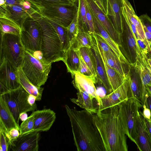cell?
Returning <instances> with one entry per match:
<instances>
[{"label": "cell", "mask_w": 151, "mask_h": 151, "mask_svg": "<svg viewBox=\"0 0 151 151\" xmlns=\"http://www.w3.org/2000/svg\"><path fill=\"white\" fill-rule=\"evenodd\" d=\"M70 119L74 145L77 151H106L96 125L94 114L86 110H78L65 105Z\"/></svg>", "instance_id": "6da1fadb"}, {"label": "cell", "mask_w": 151, "mask_h": 151, "mask_svg": "<svg viewBox=\"0 0 151 151\" xmlns=\"http://www.w3.org/2000/svg\"><path fill=\"white\" fill-rule=\"evenodd\" d=\"M118 105L94 114L96 125L106 151H127V137L119 115Z\"/></svg>", "instance_id": "7a4b0ae2"}, {"label": "cell", "mask_w": 151, "mask_h": 151, "mask_svg": "<svg viewBox=\"0 0 151 151\" xmlns=\"http://www.w3.org/2000/svg\"><path fill=\"white\" fill-rule=\"evenodd\" d=\"M32 15L38 21L42 28L40 52L42 59L49 63L60 61L64 62L65 53L63 50L60 39L53 27L37 10Z\"/></svg>", "instance_id": "3957f363"}, {"label": "cell", "mask_w": 151, "mask_h": 151, "mask_svg": "<svg viewBox=\"0 0 151 151\" xmlns=\"http://www.w3.org/2000/svg\"><path fill=\"white\" fill-rule=\"evenodd\" d=\"M51 64L25 50L21 67L30 81L35 86L40 87L47 81Z\"/></svg>", "instance_id": "277c9868"}, {"label": "cell", "mask_w": 151, "mask_h": 151, "mask_svg": "<svg viewBox=\"0 0 151 151\" xmlns=\"http://www.w3.org/2000/svg\"><path fill=\"white\" fill-rule=\"evenodd\" d=\"M32 5L41 16L65 28L72 22L78 8L75 3H44Z\"/></svg>", "instance_id": "5b68a950"}, {"label": "cell", "mask_w": 151, "mask_h": 151, "mask_svg": "<svg viewBox=\"0 0 151 151\" xmlns=\"http://www.w3.org/2000/svg\"><path fill=\"white\" fill-rule=\"evenodd\" d=\"M118 106L119 116L123 129L129 139L136 145L138 114L143 106L134 98L129 99Z\"/></svg>", "instance_id": "8992f818"}, {"label": "cell", "mask_w": 151, "mask_h": 151, "mask_svg": "<svg viewBox=\"0 0 151 151\" xmlns=\"http://www.w3.org/2000/svg\"><path fill=\"white\" fill-rule=\"evenodd\" d=\"M24 51L20 35L1 34L0 61L7 60L17 69L22 64Z\"/></svg>", "instance_id": "52a82bcc"}, {"label": "cell", "mask_w": 151, "mask_h": 151, "mask_svg": "<svg viewBox=\"0 0 151 151\" xmlns=\"http://www.w3.org/2000/svg\"><path fill=\"white\" fill-rule=\"evenodd\" d=\"M42 35L39 22L32 15L28 17L21 28L20 38L25 50L34 54L41 51Z\"/></svg>", "instance_id": "ba28073f"}, {"label": "cell", "mask_w": 151, "mask_h": 151, "mask_svg": "<svg viewBox=\"0 0 151 151\" xmlns=\"http://www.w3.org/2000/svg\"><path fill=\"white\" fill-rule=\"evenodd\" d=\"M29 94L21 86L0 95L8 105L14 119L19 125L20 114L24 112L33 111L37 109L35 103L30 105L28 101Z\"/></svg>", "instance_id": "9c48e42d"}, {"label": "cell", "mask_w": 151, "mask_h": 151, "mask_svg": "<svg viewBox=\"0 0 151 151\" xmlns=\"http://www.w3.org/2000/svg\"><path fill=\"white\" fill-rule=\"evenodd\" d=\"M121 12L122 32L120 35L119 48L129 63L134 65L137 60L139 47L135 37L122 10Z\"/></svg>", "instance_id": "30bf717a"}, {"label": "cell", "mask_w": 151, "mask_h": 151, "mask_svg": "<svg viewBox=\"0 0 151 151\" xmlns=\"http://www.w3.org/2000/svg\"><path fill=\"white\" fill-rule=\"evenodd\" d=\"M134 98L129 82L127 78L123 83L110 93L100 98L101 103L98 111L118 105L120 103Z\"/></svg>", "instance_id": "8fae6325"}, {"label": "cell", "mask_w": 151, "mask_h": 151, "mask_svg": "<svg viewBox=\"0 0 151 151\" xmlns=\"http://www.w3.org/2000/svg\"><path fill=\"white\" fill-rule=\"evenodd\" d=\"M24 2L23 4L0 6V18L8 19L21 28L26 19L36 11V9H27L24 6Z\"/></svg>", "instance_id": "7c38bea8"}, {"label": "cell", "mask_w": 151, "mask_h": 151, "mask_svg": "<svg viewBox=\"0 0 151 151\" xmlns=\"http://www.w3.org/2000/svg\"><path fill=\"white\" fill-rule=\"evenodd\" d=\"M0 83L9 91L16 89L21 86L17 69L5 59L0 61Z\"/></svg>", "instance_id": "4fadbf2b"}, {"label": "cell", "mask_w": 151, "mask_h": 151, "mask_svg": "<svg viewBox=\"0 0 151 151\" xmlns=\"http://www.w3.org/2000/svg\"><path fill=\"white\" fill-rule=\"evenodd\" d=\"M128 78L134 98L143 106L146 102V93L140 69L136 64H130Z\"/></svg>", "instance_id": "5bb4252c"}, {"label": "cell", "mask_w": 151, "mask_h": 151, "mask_svg": "<svg viewBox=\"0 0 151 151\" xmlns=\"http://www.w3.org/2000/svg\"><path fill=\"white\" fill-rule=\"evenodd\" d=\"M40 134L39 132H32L20 136L9 146L13 151H38Z\"/></svg>", "instance_id": "9a60e30c"}, {"label": "cell", "mask_w": 151, "mask_h": 151, "mask_svg": "<svg viewBox=\"0 0 151 151\" xmlns=\"http://www.w3.org/2000/svg\"><path fill=\"white\" fill-rule=\"evenodd\" d=\"M93 43L90 48L94 58L97 75V83L103 86L106 90V95L112 92L108 80L104 64L101 54L98 49L94 39L92 36Z\"/></svg>", "instance_id": "2e32d148"}, {"label": "cell", "mask_w": 151, "mask_h": 151, "mask_svg": "<svg viewBox=\"0 0 151 151\" xmlns=\"http://www.w3.org/2000/svg\"><path fill=\"white\" fill-rule=\"evenodd\" d=\"M34 117V127L32 132H44L49 130L54 123L55 113L50 109L37 110L31 114Z\"/></svg>", "instance_id": "e0dca14e"}, {"label": "cell", "mask_w": 151, "mask_h": 151, "mask_svg": "<svg viewBox=\"0 0 151 151\" xmlns=\"http://www.w3.org/2000/svg\"><path fill=\"white\" fill-rule=\"evenodd\" d=\"M90 10L101 23L114 40L121 45L120 35L114 28L110 20L92 0H86Z\"/></svg>", "instance_id": "ac0fdd59"}, {"label": "cell", "mask_w": 151, "mask_h": 151, "mask_svg": "<svg viewBox=\"0 0 151 151\" xmlns=\"http://www.w3.org/2000/svg\"><path fill=\"white\" fill-rule=\"evenodd\" d=\"M73 83L78 92L76 93L77 98H70L71 101L91 113H96L99 107L95 104L98 103L96 100L76 83L73 81Z\"/></svg>", "instance_id": "d6986e66"}, {"label": "cell", "mask_w": 151, "mask_h": 151, "mask_svg": "<svg viewBox=\"0 0 151 151\" xmlns=\"http://www.w3.org/2000/svg\"><path fill=\"white\" fill-rule=\"evenodd\" d=\"M138 136L136 145L140 151H151V134L140 110L137 121Z\"/></svg>", "instance_id": "ffe728a7"}, {"label": "cell", "mask_w": 151, "mask_h": 151, "mask_svg": "<svg viewBox=\"0 0 151 151\" xmlns=\"http://www.w3.org/2000/svg\"><path fill=\"white\" fill-rule=\"evenodd\" d=\"M107 14L114 28L120 35L122 32L121 8L122 0H106Z\"/></svg>", "instance_id": "44dd1931"}, {"label": "cell", "mask_w": 151, "mask_h": 151, "mask_svg": "<svg viewBox=\"0 0 151 151\" xmlns=\"http://www.w3.org/2000/svg\"><path fill=\"white\" fill-rule=\"evenodd\" d=\"M90 12L94 23L95 33H99L101 36L119 59L126 62H128L121 52L118 45L112 39L92 12L91 11Z\"/></svg>", "instance_id": "7402d4cb"}, {"label": "cell", "mask_w": 151, "mask_h": 151, "mask_svg": "<svg viewBox=\"0 0 151 151\" xmlns=\"http://www.w3.org/2000/svg\"><path fill=\"white\" fill-rule=\"evenodd\" d=\"M122 0V8L125 14L135 26L139 39L145 42L147 47L149 53L151 54V47L150 46L145 37L143 27L139 17L136 15L132 6L128 0Z\"/></svg>", "instance_id": "603a6c76"}, {"label": "cell", "mask_w": 151, "mask_h": 151, "mask_svg": "<svg viewBox=\"0 0 151 151\" xmlns=\"http://www.w3.org/2000/svg\"><path fill=\"white\" fill-rule=\"evenodd\" d=\"M92 36L94 39L98 49L102 57L107 77L113 91L121 86L126 79L108 64L103 50L99 44L94 36L93 35Z\"/></svg>", "instance_id": "cb8c5ba5"}, {"label": "cell", "mask_w": 151, "mask_h": 151, "mask_svg": "<svg viewBox=\"0 0 151 151\" xmlns=\"http://www.w3.org/2000/svg\"><path fill=\"white\" fill-rule=\"evenodd\" d=\"M103 51L109 66L124 78H127L130 67V64L129 63L120 60L115 54Z\"/></svg>", "instance_id": "d4e9b609"}, {"label": "cell", "mask_w": 151, "mask_h": 151, "mask_svg": "<svg viewBox=\"0 0 151 151\" xmlns=\"http://www.w3.org/2000/svg\"><path fill=\"white\" fill-rule=\"evenodd\" d=\"M73 81L79 85L90 95L96 99L99 106L101 103L100 96L97 94L95 83L93 80L79 72H75Z\"/></svg>", "instance_id": "484cf974"}, {"label": "cell", "mask_w": 151, "mask_h": 151, "mask_svg": "<svg viewBox=\"0 0 151 151\" xmlns=\"http://www.w3.org/2000/svg\"><path fill=\"white\" fill-rule=\"evenodd\" d=\"M80 56L79 49L73 45L65 53L64 62L66 65L68 72L71 73L72 77L75 72H79Z\"/></svg>", "instance_id": "4316f807"}, {"label": "cell", "mask_w": 151, "mask_h": 151, "mask_svg": "<svg viewBox=\"0 0 151 151\" xmlns=\"http://www.w3.org/2000/svg\"><path fill=\"white\" fill-rule=\"evenodd\" d=\"M19 81L21 86L29 94L35 96L37 101H40L44 88L34 86L29 80L22 70L21 65L17 68Z\"/></svg>", "instance_id": "83f0119b"}, {"label": "cell", "mask_w": 151, "mask_h": 151, "mask_svg": "<svg viewBox=\"0 0 151 151\" xmlns=\"http://www.w3.org/2000/svg\"><path fill=\"white\" fill-rule=\"evenodd\" d=\"M0 120L3 122L8 130L16 128L19 131V127L17 124L8 105L0 96Z\"/></svg>", "instance_id": "f1b7e54d"}, {"label": "cell", "mask_w": 151, "mask_h": 151, "mask_svg": "<svg viewBox=\"0 0 151 151\" xmlns=\"http://www.w3.org/2000/svg\"><path fill=\"white\" fill-rule=\"evenodd\" d=\"M147 55L138 53L136 64L140 69L142 79L145 85L151 86V67L146 58Z\"/></svg>", "instance_id": "f546056e"}, {"label": "cell", "mask_w": 151, "mask_h": 151, "mask_svg": "<svg viewBox=\"0 0 151 151\" xmlns=\"http://www.w3.org/2000/svg\"><path fill=\"white\" fill-rule=\"evenodd\" d=\"M45 19L52 25L55 30L61 41L63 50L65 53L71 46L68 37L67 28Z\"/></svg>", "instance_id": "4dcf8cb0"}, {"label": "cell", "mask_w": 151, "mask_h": 151, "mask_svg": "<svg viewBox=\"0 0 151 151\" xmlns=\"http://www.w3.org/2000/svg\"><path fill=\"white\" fill-rule=\"evenodd\" d=\"M1 34L9 33L19 35L21 28L12 20L5 18H0Z\"/></svg>", "instance_id": "1f68e13d"}, {"label": "cell", "mask_w": 151, "mask_h": 151, "mask_svg": "<svg viewBox=\"0 0 151 151\" xmlns=\"http://www.w3.org/2000/svg\"><path fill=\"white\" fill-rule=\"evenodd\" d=\"M79 50L81 55L90 69L97 83L95 61L90 48L81 47L79 48Z\"/></svg>", "instance_id": "d6a6232c"}, {"label": "cell", "mask_w": 151, "mask_h": 151, "mask_svg": "<svg viewBox=\"0 0 151 151\" xmlns=\"http://www.w3.org/2000/svg\"><path fill=\"white\" fill-rule=\"evenodd\" d=\"M93 43V39L91 35L85 32L79 31L72 45L79 49L81 47L91 48Z\"/></svg>", "instance_id": "836d02e7"}, {"label": "cell", "mask_w": 151, "mask_h": 151, "mask_svg": "<svg viewBox=\"0 0 151 151\" xmlns=\"http://www.w3.org/2000/svg\"><path fill=\"white\" fill-rule=\"evenodd\" d=\"M78 17V8L73 20L67 27L68 37L71 46L74 44L79 32Z\"/></svg>", "instance_id": "e575fe53"}, {"label": "cell", "mask_w": 151, "mask_h": 151, "mask_svg": "<svg viewBox=\"0 0 151 151\" xmlns=\"http://www.w3.org/2000/svg\"><path fill=\"white\" fill-rule=\"evenodd\" d=\"M86 0H78V8L85 32L91 34L86 15Z\"/></svg>", "instance_id": "d590c367"}, {"label": "cell", "mask_w": 151, "mask_h": 151, "mask_svg": "<svg viewBox=\"0 0 151 151\" xmlns=\"http://www.w3.org/2000/svg\"><path fill=\"white\" fill-rule=\"evenodd\" d=\"M34 124V117L31 114L26 120L23 121L19 126L20 135L32 132Z\"/></svg>", "instance_id": "8d00e7d4"}, {"label": "cell", "mask_w": 151, "mask_h": 151, "mask_svg": "<svg viewBox=\"0 0 151 151\" xmlns=\"http://www.w3.org/2000/svg\"><path fill=\"white\" fill-rule=\"evenodd\" d=\"M78 72L83 75L91 78L95 84L97 83L96 81L94 78L91 70L85 62L81 55Z\"/></svg>", "instance_id": "74e56055"}, {"label": "cell", "mask_w": 151, "mask_h": 151, "mask_svg": "<svg viewBox=\"0 0 151 151\" xmlns=\"http://www.w3.org/2000/svg\"><path fill=\"white\" fill-rule=\"evenodd\" d=\"M33 5L40 4L44 3L63 4H72L74 3L72 0H27Z\"/></svg>", "instance_id": "f35d334b"}, {"label": "cell", "mask_w": 151, "mask_h": 151, "mask_svg": "<svg viewBox=\"0 0 151 151\" xmlns=\"http://www.w3.org/2000/svg\"><path fill=\"white\" fill-rule=\"evenodd\" d=\"M19 130L16 128H12L8 131L5 134L9 143V146L13 145L14 142L20 136Z\"/></svg>", "instance_id": "ab89813d"}, {"label": "cell", "mask_w": 151, "mask_h": 151, "mask_svg": "<svg viewBox=\"0 0 151 151\" xmlns=\"http://www.w3.org/2000/svg\"><path fill=\"white\" fill-rule=\"evenodd\" d=\"M139 17L142 24L151 34V18L146 14L141 15Z\"/></svg>", "instance_id": "60d3db41"}, {"label": "cell", "mask_w": 151, "mask_h": 151, "mask_svg": "<svg viewBox=\"0 0 151 151\" xmlns=\"http://www.w3.org/2000/svg\"><path fill=\"white\" fill-rule=\"evenodd\" d=\"M86 8L87 20L90 27L91 34L92 36L95 33L94 24L90 11L87 3Z\"/></svg>", "instance_id": "b9f144b4"}, {"label": "cell", "mask_w": 151, "mask_h": 151, "mask_svg": "<svg viewBox=\"0 0 151 151\" xmlns=\"http://www.w3.org/2000/svg\"><path fill=\"white\" fill-rule=\"evenodd\" d=\"M9 144L5 134L0 131V151H7L8 150Z\"/></svg>", "instance_id": "7bdbcfd3"}, {"label": "cell", "mask_w": 151, "mask_h": 151, "mask_svg": "<svg viewBox=\"0 0 151 151\" xmlns=\"http://www.w3.org/2000/svg\"><path fill=\"white\" fill-rule=\"evenodd\" d=\"M137 41L141 54L143 55H147L149 52L147 47L145 43L143 40L139 39L137 40Z\"/></svg>", "instance_id": "ee69618b"}, {"label": "cell", "mask_w": 151, "mask_h": 151, "mask_svg": "<svg viewBox=\"0 0 151 151\" xmlns=\"http://www.w3.org/2000/svg\"><path fill=\"white\" fill-rule=\"evenodd\" d=\"M121 10L123 12L125 15V16L126 17V18L127 19V20L132 30L134 36H135L136 40H137L139 39H140L139 37V34H138L137 29L135 26L132 22L131 21V20L128 18V17L126 15L123 9L122 8V7L121 8Z\"/></svg>", "instance_id": "f6af8a7d"}, {"label": "cell", "mask_w": 151, "mask_h": 151, "mask_svg": "<svg viewBox=\"0 0 151 151\" xmlns=\"http://www.w3.org/2000/svg\"><path fill=\"white\" fill-rule=\"evenodd\" d=\"M106 14L107 7L106 0H92Z\"/></svg>", "instance_id": "bcb514c9"}, {"label": "cell", "mask_w": 151, "mask_h": 151, "mask_svg": "<svg viewBox=\"0 0 151 151\" xmlns=\"http://www.w3.org/2000/svg\"><path fill=\"white\" fill-rule=\"evenodd\" d=\"M143 110L142 114L143 116L149 121H151V112L150 109L147 107L146 105H143Z\"/></svg>", "instance_id": "7dc6e473"}, {"label": "cell", "mask_w": 151, "mask_h": 151, "mask_svg": "<svg viewBox=\"0 0 151 151\" xmlns=\"http://www.w3.org/2000/svg\"><path fill=\"white\" fill-rule=\"evenodd\" d=\"M6 5H14L17 4H23L24 0H5Z\"/></svg>", "instance_id": "c3c4849f"}, {"label": "cell", "mask_w": 151, "mask_h": 151, "mask_svg": "<svg viewBox=\"0 0 151 151\" xmlns=\"http://www.w3.org/2000/svg\"><path fill=\"white\" fill-rule=\"evenodd\" d=\"M142 26L144 32L145 37L150 46L151 47V34L146 29L144 26L142 25Z\"/></svg>", "instance_id": "681fc988"}, {"label": "cell", "mask_w": 151, "mask_h": 151, "mask_svg": "<svg viewBox=\"0 0 151 151\" xmlns=\"http://www.w3.org/2000/svg\"><path fill=\"white\" fill-rule=\"evenodd\" d=\"M36 101V97L34 95L29 94L28 98V101L29 104L31 105H33L35 104V101Z\"/></svg>", "instance_id": "f907efd6"}, {"label": "cell", "mask_w": 151, "mask_h": 151, "mask_svg": "<svg viewBox=\"0 0 151 151\" xmlns=\"http://www.w3.org/2000/svg\"><path fill=\"white\" fill-rule=\"evenodd\" d=\"M147 96L146 102L144 104L146 105L147 108L150 109L151 112V96Z\"/></svg>", "instance_id": "816d5d0a"}, {"label": "cell", "mask_w": 151, "mask_h": 151, "mask_svg": "<svg viewBox=\"0 0 151 151\" xmlns=\"http://www.w3.org/2000/svg\"><path fill=\"white\" fill-rule=\"evenodd\" d=\"M0 95H2L9 91L7 88L0 83Z\"/></svg>", "instance_id": "f5cc1de1"}, {"label": "cell", "mask_w": 151, "mask_h": 151, "mask_svg": "<svg viewBox=\"0 0 151 151\" xmlns=\"http://www.w3.org/2000/svg\"><path fill=\"white\" fill-rule=\"evenodd\" d=\"M28 117L27 114L26 112H22L20 115L19 119L22 121L26 120Z\"/></svg>", "instance_id": "db71d44e"}, {"label": "cell", "mask_w": 151, "mask_h": 151, "mask_svg": "<svg viewBox=\"0 0 151 151\" xmlns=\"http://www.w3.org/2000/svg\"><path fill=\"white\" fill-rule=\"evenodd\" d=\"M145 86L146 93V95L151 96V86L147 85H146Z\"/></svg>", "instance_id": "11a10c76"}, {"label": "cell", "mask_w": 151, "mask_h": 151, "mask_svg": "<svg viewBox=\"0 0 151 151\" xmlns=\"http://www.w3.org/2000/svg\"><path fill=\"white\" fill-rule=\"evenodd\" d=\"M147 128L151 134V121H149L144 117Z\"/></svg>", "instance_id": "9f6ffc18"}, {"label": "cell", "mask_w": 151, "mask_h": 151, "mask_svg": "<svg viewBox=\"0 0 151 151\" xmlns=\"http://www.w3.org/2000/svg\"><path fill=\"white\" fill-rule=\"evenodd\" d=\"M5 3V0H0V6L3 5Z\"/></svg>", "instance_id": "6f0895ef"}, {"label": "cell", "mask_w": 151, "mask_h": 151, "mask_svg": "<svg viewBox=\"0 0 151 151\" xmlns=\"http://www.w3.org/2000/svg\"><path fill=\"white\" fill-rule=\"evenodd\" d=\"M147 55L151 59V54H150L148 52L147 54Z\"/></svg>", "instance_id": "680465c9"}, {"label": "cell", "mask_w": 151, "mask_h": 151, "mask_svg": "<svg viewBox=\"0 0 151 151\" xmlns=\"http://www.w3.org/2000/svg\"><path fill=\"white\" fill-rule=\"evenodd\" d=\"M74 3H75L76 0H72Z\"/></svg>", "instance_id": "91938a15"}, {"label": "cell", "mask_w": 151, "mask_h": 151, "mask_svg": "<svg viewBox=\"0 0 151 151\" xmlns=\"http://www.w3.org/2000/svg\"></svg>", "instance_id": "94428289"}]
</instances>
